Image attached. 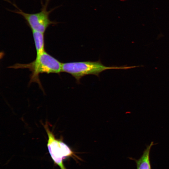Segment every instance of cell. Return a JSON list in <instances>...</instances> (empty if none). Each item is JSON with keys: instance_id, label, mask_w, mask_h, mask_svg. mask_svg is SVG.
<instances>
[{"instance_id": "52a82bcc", "label": "cell", "mask_w": 169, "mask_h": 169, "mask_svg": "<svg viewBox=\"0 0 169 169\" xmlns=\"http://www.w3.org/2000/svg\"><path fill=\"white\" fill-rule=\"evenodd\" d=\"M61 169H67L65 167L64 164L60 167Z\"/></svg>"}, {"instance_id": "3957f363", "label": "cell", "mask_w": 169, "mask_h": 169, "mask_svg": "<svg viewBox=\"0 0 169 169\" xmlns=\"http://www.w3.org/2000/svg\"><path fill=\"white\" fill-rule=\"evenodd\" d=\"M43 125L48 136L47 146L49 153L54 163L60 167L64 164L63 160L75 156L74 153L62 141L56 138L47 122Z\"/></svg>"}, {"instance_id": "7a4b0ae2", "label": "cell", "mask_w": 169, "mask_h": 169, "mask_svg": "<svg viewBox=\"0 0 169 169\" xmlns=\"http://www.w3.org/2000/svg\"><path fill=\"white\" fill-rule=\"evenodd\" d=\"M135 66H106L100 60L96 61H90L73 62L62 63L61 72L71 74L76 79L78 84L84 76L93 74L99 77L102 72L110 69H127Z\"/></svg>"}, {"instance_id": "6da1fadb", "label": "cell", "mask_w": 169, "mask_h": 169, "mask_svg": "<svg viewBox=\"0 0 169 169\" xmlns=\"http://www.w3.org/2000/svg\"><path fill=\"white\" fill-rule=\"evenodd\" d=\"M62 63L45 51L38 55L33 62L28 64L17 63L9 68L14 69H28L32 73L29 83L35 82L42 89L39 78L40 74L55 73L61 72Z\"/></svg>"}, {"instance_id": "8992f818", "label": "cell", "mask_w": 169, "mask_h": 169, "mask_svg": "<svg viewBox=\"0 0 169 169\" xmlns=\"http://www.w3.org/2000/svg\"><path fill=\"white\" fill-rule=\"evenodd\" d=\"M32 32L37 56L45 51L44 34V33L40 32Z\"/></svg>"}, {"instance_id": "5b68a950", "label": "cell", "mask_w": 169, "mask_h": 169, "mask_svg": "<svg viewBox=\"0 0 169 169\" xmlns=\"http://www.w3.org/2000/svg\"><path fill=\"white\" fill-rule=\"evenodd\" d=\"M157 143L154 144L152 141L146 146L140 158L138 159L132 158L136 162V169H151L150 159V154L151 147Z\"/></svg>"}, {"instance_id": "277c9868", "label": "cell", "mask_w": 169, "mask_h": 169, "mask_svg": "<svg viewBox=\"0 0 169 169\" xmlns=\"http://www.w3.org/2000/svg\"><path fill=\"white\" fill-rule=\"evenodd\" d=\"M13 12L24 18L32 31L44 33L49 25L55 24L49 19V15L51 11H47L46 6L40 12L35 13H26L19 9Z\"/></svg>"}]
</instances>
